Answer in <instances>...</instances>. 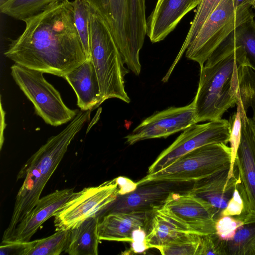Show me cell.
<instances>
[{"mask_svg":"<svg viewBox=\"0 0 255 255\" xmlns=\"http://www.w3.org/2000/svg\"><path fill=\"white\" fill-rule=\"evenodd\" d=\"M24 22L23 32L4 52L15 64L63 78L87 60L72 2L54 4Z\"/></svg>","mask_w":255,"mask_h":255,"instance_id":"1","label":"cell"},{"mask_svg":"<svg viewBox=\"0 0 255 255\" xmlns=\"http://www.w3.org/2000/svg\"><path fill=\"white\" fill-rule=\"evenodd\" d=\"M248 57L229 37L200 66L193 101L196 123L220 119L238 101L239 69Z\"/></svg>","mask_w":255,"mask_h":255,"instance_id":"2","label":"cell"},{"mask_svg":"<svg viewBox=\"0 0 255 255\" xmlns=\"http://www.w3.org/2000/svg\"><path fill=\"white\" fill-rule=\"evenodd\" d=\"M92 110L81 111L58 134L50 137L25 163L16 179H24L15 198L10 221L2 241H8L16 226L34 208L76 134L89 120Z\"/></svg>","mask_w":255,"mask_h":255,"instance_id":"3","label":"cell"},{"mask_svg":"<svg viewBox=\"0 0 255 255\" xmlns=\"http://www.w3.org/2000/svg\"><path fill=\"white\" fill-rule=\"evenodd\" d=\"M105 22L128 68L141 71L139 52L146 34L145 0H85Z\"/></svg>","mask_w":255,"mask_h":255,"instance_id":"4","label":"cell"},{"mask_svg":"<svg viewBox=\"0 0 255 255\" xmlns=\"http://www.w3.org/2000/svg\"><path fill=\"white\" fill-rule=\"evenodd\" d=\"M91 61L100 85L102 103L117 98L130 101L125 87L129 73L115 41L105 22L90 7L89 15Z\"/></svg>","mask_w":255,"mask_h":255,"instance_id":"5","label":"cell"},{"mask_svg":"<svg viewBox=\"0 0 255 255\" xmlns=\"http://www.w3.org/2000/svg\"><path fill=\"white\" fill-rule=\"evenodd\" d=\"M231 150L224 143L203 145L179 157L164 168L147 174L138 185L154 182H196L230 166Z\"/></svg>","mask_w":255,"mask_h":255,"instance_id":"6","label":"cell"},{"mask_svg":"<svg viewBox=\"0 0 255 255\" xmlns=\"http://www.w3.org/2000/svg\"><path fill=\"white\" fill-rule=\"evenodd\" d=\"M251 6L236 7L233 0H222L188 46L186 58L203 65L233 31L254 18Z\"/></svg>","mask_w":255,"mask_h":255,"instance_id":"7","label":"cell"},{"mask_svg":"<svg viewBox=\"0 0 255 255\" xmlns=\"http://www.w3.org/2000/svg\"><path fill=\"white\" fill-rule=\"evenodd\" d=\"M11 75L20 90L33 104L37 115L47 124L57 127L71 121L79 113L69 108L60 93L43 77V73L15 64Z\"/></svg>","mask_w":255,"mask_h":255,"instance_id":"8","label":"cell"},{"mask_svg":"<svg viewBox=\"0 0 255 255\" xmlns=\"http://www.w3.org/2000/svg\"><path fill=\"white\" fill-rule=\"evenodd\" d=\"M116 178L94 187H86L74 195L55 214V231L70 230L97 214L119 197Z\"/></svg>","mask_w":255,"mask_h":255,"instance_id":"9","label":"cell"},{"mask_svg":"<svg viewBox=\"0 0 255 255\" xmlns=\"http://www.w3.org/2000/svg\"><path fill=\"white\" fill-rule=\"evenodd\" d=\"M231 125L220 119L188 128L168 147L163 150L149 166L147 174L154 173L182 155L198 147L213 143L229 142Z\"/></svg>","mask_w":255,"mask_h":255,"instance_id":"10","label":"cell"},{"mask_svg":"<svg viewBox=\"0 0 255 255\" xmlns=\"http://www.w3.org/2000/svg\"><path fill=\"white\" fill-rule=\"evenodd\" d=\"M157 210L182 228L201 236L216 232V222L220 217L211 204L188 192H171Z\"/></svg>","mask_w":255,"mask_h":255,"instance_id":"11","label":"cell"},{"mask_svg":"<svg viewBox=\"0 0 255 255\" xmlns=\"http://www.w3.org/2000/svg\"><path fill=\"white\" fill-rule=\"evenodd\" d=\"M195 124L192 101L183 107H172L156 112L144 119L125 137L126 142L132 145L145 139L166 138Z\"/></svg>","mask_w":255,"mask_h":255,"instance_id":"12","label":"cell"},{"mask_svg":"<svg viewBox=\"0 0 255 255\" xmlns=\"http://www.w3.org/2000/svg\"><path fill=\"white\" fill-rule=\"evenodd\" d=\"M241 107V138L235 164L246 193L248 209L255 212V121Z\"/></svg>","mask_w":255,"mask_h":255,"instance_id":"13","label":"cell"},{"mask_svg":"<svg viewBox=\"0 0 255 255\" xmlns=\"http://www.w3.org/2000/svg\"><path fill=\"white\" fill-rule=\"evenodd\" d=\"M75 193L74 188H66L57 190L40 198L28 215L18 224L6 242L30 241L41 225L61 209Z\"/></svg>","mask_w":255,"mask_h":255,"instance_id":"14","label":"cell"},{"mask_svg":"<svg viewBox=\"0 0 255 255\" xmlns=\"http://www.w3.org/2000/svg\"><path fill=\"white\" fill-rule=\"evenodd\" d=\"M202 0H157L146 20V34L150 41L164 39L182 18L197 7Z\"/></svg>","mask_w":255,"mask_h":255,"instance_id":"15","label":"cell"},{"mask_svg":"<svg viewBox=\"0 0 255 255\" xmlns=\"http://www.w3.org/2000/svg\"><path fill=\"white\" fill-rule=\"evenodd\" d=\"M154 212H112L105 216L99 224L101 241L132 242L134 230L146 229Z\"/></svg>","mask_w":255,"mask_h":255,"instance_id":"16","label":"cell"},{"mask_svg":"<svg viewBox=\"0 0 255 255\" xmlns=\"http://www.w3.org/2000/svg\"><path fill=\"white\" fill-rule=\"evenodd\" d=\"M230 166L194 182L188 192L211 204L220 213L226 207L237 186L241 183L238 175L229 179Z\"/></svg>","mask_w":255,"mask_h":255,"instance_id":"17","label":"cell"},{"mask_svg":"<svg viewBox=\"0 0 255 255\" xmlns=\"http://www.w3.org/2000/svg\"><path fill=\"white\" fill-rule=\"evenodd\" d=\"M172 183L154 182L138 186L121 197L113 212H154L161 208L171 190Z\"/></svg>","mask_w":255,"mask_h":255,"instance_id":"18","label":"cell"},{"mask_svg":"<svg viewBox=\"0 0 255 255\" xmlns=\"http://www.w3.org/2000/svg\"><path fill=\"white\" fill-rule=\"evenodd\" d=\"M63 78L74 91L81 111L92 110L102 104L99 83L91 60H86Z\"/></svg>","mask_w":255,"mask_h":255,"instance_id":"19","label":"cell"},{"mask_svg":"<svg viewBox=\"0 0 255 255\" xmlns=\"http://www.w3.org/2000/svg\"><path fill=\"white\" fill-rule=\"evenodd\" d=\"M99 222L97 216L90 217L71 229L69 245L65 252L70 255H98L101 241Z\"/></svg>","mask_w":255,"mask_h":255,"instance_id":"20","label":"cell"},{"mask_svg":"<svg viewBox=\"0 0 255 255\" xmlns=\"http://www.w3.org/2000/svg\"><path fill=\"white\" fill-rule=\"evenodd\" d=\"M240 216L234 236L224 242L225 255H255V212L246 210Z\"/></svg>","mask_w":255,"mask_h":255,"instance_id":"21","label":"cell"},{"mask_svg":"<svg viewBox=\"0 0 255 255\" xmlns=\"http://www.w3.org/2000/svg\"><path fill=\"white\" fill-rule=\"evenodd\" d=\"M186 233H193L180 226L157 209L151 218L145 240L149 248L155 249Z\"/></svg>","mask_w":255,"mask_h":255,"instance_id":"22","label":"cell"},{"mask_svg":"<svg viewBox=\"0 0 255 255\" xmlns=\"http://www.w3.org/2000/svg\"><path fill=\"white\" fill-rule=\"evenodd\" d=\"M67 0H9L0 6L1 13L25 21L50 6Z\"/></svg>","mask_w":255,"mask_h":255,"instance_id":"23","label":"cell"},{"mask_svg":"<svg viewBox=\"0 0 255 255\" xmlns=\"http://www.w3.org/2000/svg\"><path fill=\"white\" fill-rule=\"evenodd\" d=\"M238 102L246 113L252 109V119L255 121V65L249 58L239 69Z\"/></svg>","mask_w":255,"mask_h":255,"instance_id":"24","label":"cell"},{"mask_svg":"<svg viewBox=\"0 0 255 255\" xmlns=\"http://www.w3.org/2000/svg\"><path fill=\"white\" fill-rule=\"evenodd\" d=\"M70 230L57 231L48 237L29 241L24 255H59L65 252L69 245Z\"/></svg>","mask_w":255,"mask_h":255,"instance_id":"25","label":"cell"},{"mask_svg":"<svg viewBox=\"0 0 255 255\" xmlns=\"http://www.w3.org/2000/svg\"><path fill=\"white\" fill-rule=\"evenodd\" d=\"M222 0H202L197 6L194 17L191 22V25L174 62L169 68L172 72L180 58L186 50L188 46L193 40L201 27L208 16L216 8Z\"/></svg>","mask_w":255,"mask_h":255,"instance_id":"26","label":"cell"},{"mask_svg":"<svg viewBox=\"0 0 255 255\" xmlns=\"http://www.w3.org/2000/svg\"><path fill=\"white\" fill-rule=\"evenodd\" d=\"M201 236L195 233H182L155 249L163 255H197Z\"/></svg>","mask_w":255,"mask_h":255,"instance_id":"27","label":"cell"},{"mask_svg":"<svg viewBox=\"0 0 255 255\" xmlns=\"http://www.w3.org/2000/svg\"><path fill=\"white\" fill-rule=\"evenodd\" d=\"M75 25L80 39L86 59L91 60L89 15L90 6L85 0H74Z\"/></svg>","mask_w":255,"mask_h":255,"instance_id":"28","label":"cell"},{"mask_svg":"<svg viewBox=\"0 0 255 255\" xmlns=\"http://www.w3.org/2000/svg\"><path fill=\"white\" fill-rule=\"evenodd\" d=\"M228 37L235 44L243 47L255 65V20L252 18L243 23Z\"/></svg>","mask_w":255,"mask_h":255,"instance_id":"29","label":"cell"},{"mask_svg":"<svg viewBox=\"0 0 255 255\" xmlns=\"http://www.w3.org/2000/svg\"><path fill=\"white\" fill-rule=\"evenodd\" d=\"M237 106L236 112L229 120L231 125L229 142L231 150V161L228 175L229 179L236 176L235 159L241 138V106L238 102L237 103Z\"/></svg>","mask_w":255,"mask_h":255,"instance_id":"30","label":"cell"},{"mask_svg":"<svg viewBox=\"0 0 255 255\" xmlns=\"http://www.w3.org/2000/svg\"><path fill=\"white\" fill-rule=\"evenodd\" d=\"M246 210H249L247 198L241 183L236 188L226 207L220 213V217L240 215Z\"/></svg>","mask_w":255,"mask_h":255,"instance_id":"31","label":"cell"},{"mask_svg":"<svg viewBox=\"0 0 255 255\" xmlns=\"http://www.w3.org/2000/svg\"><path fill=\"white\" fill-rule=\"evenodd\" d=\"M224 243L216 233L201 236L197 255H225Z\"/></svg>","mask_w":255,"mask_h":255,"instance_id":"32","label":"cell"},{"mask_svg":"<svg viewBox=\"0 0 255 255\" xmlns=\"http://www.w3.org/2000/svg\"><path fill=\"white\" fill-rule=\"evenodd\" d=\"M241 219L240 215L220 217L216 222V233L224 242L230 240L240 224Z\"/></svg>","mask_w":255,"mask_h":255,"instance_id":"33","label":"cell"},{"mask_svg":"<svg viewBox=\"0 0 255 255\" xmlns=\"http://www.w3.org/2000/svg\"><path fill=\"white\" fill-rule=\"evenodd\" d=\"M29 242H1L0 246V255H24L28 248Z\"/></svg>","mask_w":255,"mask_h":255,"instance_id":"34","label":"cell"},{"mask_svg":"<svg viewBox=\"0 0 255 255\" xmlns=\"http://www.w3.org/2000/svg\"><path fill=\"white\" fill-rule=\"evenodd\" d=\"M146 235L145 229L139 228L134 230L131 242V250L132 252L141 253L149 249L145 240Z\"/></svg>","mask_w":255,"mask_h":255,"instance_id":"35","label":"cell"},{"mask_svg":"<svg viewBox=\"0 0 255 255\" xmlns=\"http://www.w3.org/2000/svg\"><path fill=\"white\" fill-rule=\"evenodd\" d=\"M116 181L119 187V196H123L132 192L138 186L136 182L124 176L117 177Z\"/></svg>","mask_w":255,"mask_h":255,"instance_id":"36","label":"cell"},{"mask_svg":"<svg viewBox=\"0 0 255 255\" xmlns=\"http://www.w3.org/2000/svg\"><path fill=\"white\" fill-rule=\"evenodd\" d=\"M5 112L2 108L1 101H0V148H2L4 141V130L6 127L5 122Z\"/></svg>","mask_w":255,"mask_h":255,"instance_id":"37","label":"cell"},{"mask_svg":"<svg viewBox=\"0 0 255 255\" xmlns=\"http://www.w3.org/2000/svg\"><path fill=\"white\" fill-rule=\"evenodd\" d=\"M236 7H241L247 5L252 6V0H233Z\"/></svg>","mask_w":255,"mask_h":255,"instance_id":"38","label":"cell"},{"mask_svg":"<svg viewBox=\"0 0 255 255\" xmlns=\"http://www.w3.org/2000/svg\"><path fill=\"white\" fill-rule=\"evenodd\" d=\"M9 0H0V6H1L3 4H5Z\"/></svg>","mask_w":255,"mask_h":255,"instance_id":"39","label":"cell"}]
</instances>
